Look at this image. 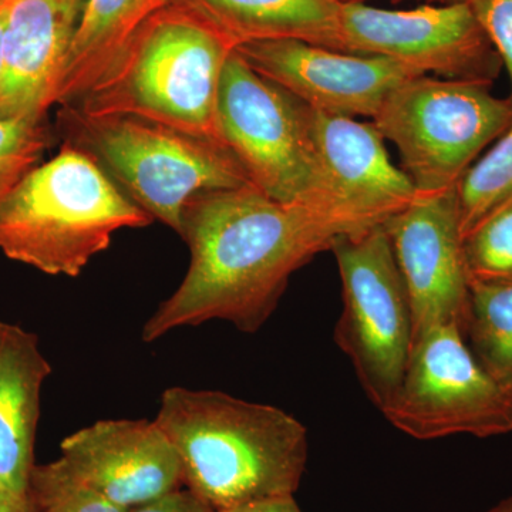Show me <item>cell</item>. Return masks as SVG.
<instances>
[{
    "instance_id": "cell-1",
    "label": "cell",
    "mask_w": 512,
    "mask_h": 512,
    "mask_svg": "<svg viewBox=\"0 0 512 512\" xmlns=\"http://www.w3.org/2000/svg\"><path fill=\"white\" fill-rule=\"evenodd\" d=\"M365 231L339 212L284 204L254 185L195 195L180 232L190 249L187 274L147 320L143 340L210 320L258 332L296 271L336 239Z\"/></svg>"
},
{
    "instance_id": "cell-2",
    "label": "cell",
    "mask_w": 512,
    "mask_h": 512,
    "mask_svg": "<svg viewBox=\"0 0 512 512\" xmlns=\"http://www.w3.org/2000/svg\"><path fill=\"white\" fill-rule=\"evenodd\" d=\"M156 421L177 450L183 487L214 511L299 490L308 430L279 407L218 390L168 387Z\"/></svg>"
},
{
    "instance_id": "cell-3",
    "label": "cell",
    "mask_w": 512,
    "mask_h": 512,
    "mask_svg": "<svg viewBox=\"0 0 512 512\" xmlns=\"http://www.w3.org/2000/svg\"><path fill=\"white\" fill-rule=\"evenodd\" d=\"M234 43L168 3L136 30L109 73L77 103L90 116H136L225 146L218 124L222 73ZM227 147V146H225Z\"/></svg>"
},
{
    "instance_id": "cell-4",
    "label": "cell",
    "mask_w": 512,
    "mask_h": 512,
    "mask_svg": "<svg viewBox=\"0 0 512 512\" xmlns=\"http://www.w3.org/2000/svg\"><path fill=\"white\" fill-rule=\"evenodd\" d=\"M153 222L92 158L62 146L0 205V252L43 274L76 278L120 229Z\"/></svg>"
},
{
    "instance_id": "cell-5",
    "label": "cell",
    "mask_w": 512,
    "mask_h": 512,
    "mask_svg": "<svg viewBox=\"0 0 512 512\" xmlns=\"http://www.w3.org/2000/svg\"><path fill=\"white\" fill-rule=\"evenodd\" d=\"M56 134L62 146L92 158L134 204L178 235L195 195L252 185L228 147L156 121L59 106Z\"/></svg>"
},
{
    "instance_id": "cell-6",
    "label": "cell",
    "mask_w": 512,
    "mask_h": 512,
    "mask_svg": "<svg viewBox=\"0 0 512 512\" xmlns=\"http://www.w3.org/2000/svg\"><path fill=\"white\" fill-rule=\"evenodd\" d=\"M493 84L410 77L387 94L373 123L396 146L421 195L456 188L478 156L512 123V100Z\"/></svg>"
},
{
    "instance_id": "cell-7",
    "label": "cell",
    "mask_w": 512,
    "mask_h": 512,
    "mask_svg": "<svg viewBox=\"0 0 512 512\" xmlns=\"http://www.w3.org/2000/svg\"><path fill=\"white\" fill-rule=\"evenodd\" d=\"M218 124L225 146L256 190L284 204L343 214L330 204L313 140L311 107L256 73L237 52L222 73Z\"/></svg>"
},
{
    "instance_id": "cell-8",
    "label": "cell",
    "mask_w": 512,
    "mask_h": 512,
    "mask_svg": "<svg viewBox=\"0 0 512 512\" xmlns=\"http://www.w3.org/2000/svg\"><path fill=\"white\" fill-rule=\"evenodd\" d=\"M330 251L342 282L335 330L367 399L379 412L399 390L413 348L409 298L384 225L343 235Z\"/></svg>"
},
{
    "instance_id": "cell-9",
    "label": "cell",
    "mask_w": 512,
    "mask_h": 512,
    "mask_svg": "<svg viewBox=\"0 0 512 512\" xmlns=\"http://www.w3.org/2000/svg\"><path fill=\"white\" fill-rule=\"evenodd\" d=\"M382 413L417 440L461 434L488 439L512 431V400L478 365L454 323L433 326L414 340L399 390Z\"/></svg>"
},
{
    "instance_id": "cell-10",
    "label": "cell",
    "mask_w": 512,
    "mask_h": 512,
    "mask_svg": "<svg viewBox=\"0 0 512 512\" xmlns=\"http://www.w3.org/2000/svg\"><path fill=\"white\" fill-rule=\"evenodd\" d=\"M342 32L346 53L386 57L419 76L493 84L504 67L468 2L412 10L343 3Z\"/></svg>"
},
{
    "instance_id": "cell-11",
    "label": "cell",
    "mask_w": 512,
    "mask_h": 512,
    "mask_svg": "<svg viewBox=\"0 0 512 512\" xmlns=\"http://www.w3.org/2000/svg\"><path fill=\"white\" fill-rule=\"evenodd\" d=\"M413 318V342L437 325L466 328L470 279L464 262L456 188L417 195L384 222Z\"/></svg>"
},
{
    "instance_id": "cell-12",
    "label": "cell",
    "mask_w": 512,
    "mask_h": 512,
    "mask_svg": "<svg viewBox=\"0 0 512 512\" xmlns=\"http://www.w3.org/2000/svg\"><path fill=\"white\" fill-rule=\"evenodd\" d=\"M235 52L311 109L353 119H375L397 84L419 76L386 57L336 52L302 40L242 43Z\"/></svg>"
},
{
    "instance_id": "cell-13",
    "label": "cell",
    "mask_w": 512,
    "mask_h": 512,
    "mask_svg": "<svg viewBox=\"0 0 512 512\" xmlns=\"http://www.w3.org/2000/svg\"><path fill=\"white\" fill-rule=\"evenodd\" d=\"M80 483L126 510L183 487L180 458L156 420H99L60 443Z\"/></svg>"
},
{
    "instance_id": "cell-14",
    "label": "cell",
    "mask_w": 512,
    "mask_h": 512,
    "mask_svg": "<svg viewBox=\"0 0 512 512\" xmlns=\"http://www.w3.org/2000/svg\"><path fill=\"white\" fill-rule=\"evenodd\" d=\"M86 0H12L3 32L0 120L45 123Z\"/></svg>"
},
{
    "instance_id": "cell-15",
    "label": "cell",
    "mask_w": 512,
    "mask_h": 512,
    "mask_svg": "<svg viewBox=\"0 0 512 512\" xmlns=\"http://www.w3.org/2000/svg\"><path fill=\"white\" fill-rule=\"evenodd\" d=\"M312 133L330 204L367 228L416 200L409 175L390 160L375 123L312 109Z\"/></svg>"
},
{
    "instance_id": "cell-16",
    "label": "cell",
    "mask_w": 512,
    "mask_h": 512,
    "mask_svg": "<svg viewBox=\"0 0 512 512\" xmlns=\"http://www.w3.org/2000/svg\"><path fill=\"white\" fill-rule=\"evenodd\" d=\"M52 367L35 333L6 323L0 343V487L29 497L43 384Z\"/></svg>"
},
{
    "instance_id": "cell-17",
    "label": "cell",
    "mask_w": 512,
    "mask_h": 512,
    "mask_svg": "<svg viewBox=\"0 0 512 512\" xmlns=\"http://www.w3.org/2000/svg\"><path fill=\"white\" fill-rule=\"evenodd\" d=\"M237 47L293 39L345 52L340 0H170ZM346 53V52H345Z\"/></svg>"
},
{
    "instance_id": "cell-18",
    "label": "cell",
    "mask_w": 512,
    "mask_h": 512,
    "mask_svg": "<svg viewBox=\"0 0 512 512\" xmlns=\"http://www.w3.org/2000/svg\"><path fill=\"white\" fill-rule=\"evenodd\" d=\"M168 3L170 0H86L57 86L55 106L83 99L109 73L136 30Z\"/></svg>"
},
{
    "instance_id": "cell-19",
    "label": "cell",
    "mask_w": 512,
    "mask_h": 512,
    "mask_svg": "<svg viewBox=\"0 0 512 512\" xmlns=\"http://www.w3.org/2000/svg\"><path fill=\"white\" fill-rule=\"evenodd\" d=\"M464 336L478 365L512 400V281L471 282Z\"/></svg>"
},
{
    "instance_id": "cell-20",
    "label": "cell",
    "mask_w": 512,
    "mask_h": 512,
    "mask_svg": "<svg viewBox=\"0 0 512 512\" xmlns=\"http://www.w3.org/2000/svg\"><path fill=\"white\" fill-rule=\"evenodd\" d=\"M461 234L512 198V123L456 185Z\"/></svg>"
},
{
    "instance_id": "cell-21",
    "label": "cell",
    "mask_w": 512,
    "mask_h": 512,
    "mask_svg": "<svg viewBox=\"0 0 512 512\" xmlns=\"http://www.w3.org/2000/svg\"><path fill=\"white\" fill-rule=\"evenodd\" d=\"M463 252L470 284L512 281V198L464 235Z\"/></svg>"
},
{
    "instance_id": "cell-22",
    "label": "cell",
    "mask_w": 512,
    "mask_h": 512,
    "mask_svg": "<svg viewBox=\"0 0 512 512\" xmlns=\"http://www.w3.org/2000/svg\"><path fill=\"white\" fill-rule=\"evenodd\" d=\"M30 495L37 512H128L76 480L59 458L36 464L30 477Z\"/></svg>"
},
{
    "instance_id": "cell-23",
    "label": "cell",
    "mask_w": 512,
    "mask_h": 512,
    "mask_svg": "<svg viewBox=\"0 0 512 512\" xmlns=\"http://www.w3.org/2000/svg\"><path fill=\"white\" fill-rule=\"evenodd\" d=\"M46 123L0 120V205L52 144Z\"/></svg>"
},
{
    "instance_id": "cell-24",
    "label": "cell",
    "mask_w": 512,
    "mask_h": 512,
    "mask_svg": "<svg viewBox=\"0 0 512 512\" xmlns=\"http://www.w3.org/2000/svg\"><path fill=\"white\" fill-rule=\"evenodd\" d=\"M468 3L501 57L512 87V0H468Z\"/></svg>"
},
{
    "instance_id": "cell-25",
    "label": "cell",
    "mask_w": 512,
    "mask_h": 512,
    "mask_svg": "<svg viewBox=\"0 0 512 512\" xmlns=\"http://www.w3.org/2000/svg\"><path fill=\"white\" fill-rule=\"evenodd\" d=\"M128 512H214V510L190 490L181 487Z\"/></svg>"
},
{
    "instance_id": "cell-26",
    "label": "cell",
    "mask_w": 512,
    "mask_h": 512,
    "mask_svg": "<svg viewBox=\"0 0 512 512\" xmlns=\"http://www.w3.org/2000/svg\"><path fill=\"white\" fill-rule=\"evenodd\" d=\"M214 512H303L295 497L271 498V500L258 501V503L245 504L241 507L228 508V510Z\"/></svg>"
},
{
    "instance_id": "cell-27",
    "label": "cell",
    "mask_w": 512,
    "mask_h": 512,
    "mask_svg": "<svg viewBox=\"0 0 512 512\" xmlns=\"http://www.w3.org/2000/svg\"><path fill=\"white\" fill-rule=\"evenodd\" d=\"M0 512H37L32 495L18 497L0 487Z\"/></svg>"
},
{
    "instance_id": "cell-28",
    "label": "cell",
    "mask_w": 512,
    "mask_h": 512,
    "mask_svg": "<svg viewBox=\"0 0 512 512\" xmlns=\"http://www.w3.org/2000/svg\"><path fill=\"white\" fill-rule=\"evenodd\" d=\"M12 0H3L0 2V74H2V63H3V32H5L6 15Z\"/></svg>"
},
{
    "instance_id": "cell-29",
    "label": "cell",
    "mask_w": 512,
    "mask_h": 512,
    "mask_svg": "<svg viewBox=\"0 0 512 512\" xmlns=\"http://www.w3.org/2000/svg\"><path fill=\"white\" fill-rule=\"evenodd\" d=\"M483 512H512V497L505 498V500Z\"/></svg>"
},
{
    "instance_id": "cell-30",
    "label": "cell",
    "mask_w": 512,
    "mask_h": 512,
    "mask_svg": "<svg viewBox=\"0 0 512 512\" xmlns=\"http://www.w3.org/2000/svg\"><path fill=\"white\" fill-rule=\"evenodd\" d=\"M342 3H365L366 0H340ZM429 2H439L441 5H451V3L468 2V0H429Z\"/></svg>"
},
{
    "instance_id": "cell-31",
    "label": "cell",
    "mask_w": 512,
    "mask_h": 512,
    "mask_svg": "<svg viewBox=\"0 0 512 512\" xmlns=\"http://www.w3.org/2000/svg\"><path fill=\"white\" fill-rule=\"evenodd\" d=\"M6 323L0 322V343H2L3 333H5Z\"/></svg>"
},
{
    "instance_id": "cell-32",
    "label": "cell",
    "mask_w": 512,
    "mask_h": 512,
    "mask_svg": "<svg viewBox=\"0 0 512 512\" xmlns=\"http://www.w3.org/2000/svg\"><path fill=\"white\" fill-rule=\"evenodd\" d=\"M0 2H3V0H0Z\"/></svg>"
}]
</instances>
